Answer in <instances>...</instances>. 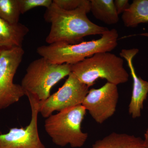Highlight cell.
<instances>
[{
	"mask_svg": "<svg viewBox=\"0 0 148 148\" xmlns=\"http://www.w3.org/2000/svg\"><path fill=\"white\" fill-rule=\"evenodd\" d=\"M90 12V1L85 0L81 6L74 10L62 9L52 3L45 11V21L51 24L50 32L46 38L48 44L63 42L79 43L84 37L101 35L108 32L106 27L90 21L87 16Z\"/></svg>",
	"mask_w": 148,
	"mask_h": 148,
	"instance_id": "1",
	"label": "cell"
},
{
	"mask_svg": "<svg viewBox=\"0 0 148 148\" xmlns=\"http://www.w3.org/2000/svg\"><path fill=\"white\" fill-rule=\"evenodd\" d=\"M119 34L116 29L109 30L100 38L75 44L54 43L38 47L37 52L41 57L54 64H77L95 53L110 52L118 45Z\"/></svg>",
	"mask_w": 148,
	"mask_h": 148,
	"instance_id": "2",
	"label": "cell"
},
{
	"mask_svg": "<svg viewBox=\"0 0 148 148\" xmlns=\"http://www.w3.org/2000/svg\"><path fill=\"white\" fill-rule=\"evenodd\" d=\"M123 64V58L114 53H98L71 65V73L89 88L98 79H106L118 85L129 79V74Z\"/></svg>",
	"mask_w": 148,
	"mask_h": 148,
	"instance_id": "3",
	"label": "cell"
},
{
	"mask_svg": "<svg viewBox=\"0 0 148 148\" xmlns=\"http://www.w3.org/2000/svg\"><path fill=\"white\" fill-rule=\"evenodd\" d=\"M86 110L82 105L60 111L47 118L46 132L56 145L80 148L84 145L88 135L82 132L81 125Z\"/></svg>",
	"mask_w": 148,
	"mask_h": 148,
	"instance_id": "4",
	"label": "cell"
},
{
	"mask_svg": "<svg viewBox=\"0 0 148 148\" xmlns=\"http://www.w3.org/2000/svg\"><path fill=\"white\" fill-rule=\"evenodd\" d=\"M71 73V65L54 64L41 57L29 64L21 85L25 95L44 101L50 96L52 88Z\"/></svg>",
	"mask_w": 148,
	"mask_h": 148,
	"instance_id": "5",
	"label": "cell"
},
{
	"mask_svg": "<svg viewBox=\"0 0 148 148\" xmlns=\"http://www.w3.org/2000/svg\"><path fill=\"white\" fill-rule=\"evenodd\" d=\"M24 54L22 47L0 50V110L18 102L25 95L21 85L13 82Z\"/></svg>",
	"mask_w": 148,
	"mask_h": 148,
	"instance_id": "6",
	"label": "cell"
},
{
	"mask_svg": "<svg viewBox=\"0 0 148 148\" xmlns=\"http://www.w3.org/2000/svg\"><path fill=\"white\" fill-rule=\"evenodd\" d=\"M89 87L82 83L71 73L64 85L58 90L44 100L38 102L39 112L47 118L55 111L82 105Z\"/></svg>",
	"mask_w": 148,
	"mask_h": 148,
	"instance_id": "7",
	"label": "cell"
},
{
	"mask_svg": "<svg viewBox=\"0 0 148 148\" xmlns=\"http://www.w3.org/2000/svg\"><path fill=\"white\" fill-rule=\"evenodd\" d=\"M32 110L31 121L25 127L11 128L0 134V148H46L40 139L38 127V102L33 95H26Z\"/></svg>",
	"mask_w": 148,
	"mask_h": 148,
	"instance_id": "8",
	"label": "cell"
},
{
	"mask_svg": "<svg viewBox=\"0 0 148 148\" xmlns=\"http://www.w3.org/2000/svg\"><path fill=\"white\" fill-rule=\"evenodd\" d=\"M117 86L107 82L100 88H91L85 97L82 105L97 123L102 124L115 112L119 98Z\"/></svg>",
	"mask_w": 148,
	"mask_h": 148,
	"instance_id": "9",
	"label": "cell"
},
{
	"mask_svg": "<svg viewBox=\"0 0 148 148\" xmlns=\"http://www.w3.org/2000/svg\"><path fill=\"white\" fill-rule=\"evenodd\" d=\"M139 51V49L136 48L123 49L120 53L121 57L126 60L133 80L132 96L128 106V112L133 119L141 116L143 104L148 94V81L145 80L138 76L133 66V58Z\"/></svg>",
	"mask_w": 148,
	"mask_h": 148,
	"instance_id": "10",
	"label": "cell"
},
{
	"mask_svg": "<svg viewBox=\"0 0 148 148\" xmlns=\"http://www.w3.org/2000/svg\"><path fill=\"white\" fill-rule=\"evenodd\" d=\"M29 32L24 24H12L0 17V50L22 47L24 38Z\"/></svg>",
	"mask_w": 148,
	"mask_h": 148,
	"instance_id": "11",
	"label": "cell"
},
{
	"mask_svg": "<svg viewBox=\"0 0 148 148\" xmlns=\"http://www.w3.org/2000/svg\"><path fill=\"white\" fill-rule=\"evenodd\" d=\"M91 148H145L144 140L126 133L112 132L97 140Z\"/></svg>",
	"mask_w": 148,
	"mask_h": 148,
	"instance_id": "12",
	"label": "cell"
},
{
	"mask_svg": "<svg viewBox=\"0 0 148 148\" xmlns=\"http://www.w3.org/2000/svg\"><path fill=\"white\" fill-rule=\"evenodd\" d=\"M90 11L96 19L108 25L116 24L119 21L113 0H90Z\"/></svg>",
	"mask_w": 148,
	"mask_h": 148,
	"instance_id": "13",
	"label": "cell"
},
{
	"mask_svg": "<svg viewBox=\"0 0 148 148\" xmlns=\"http://www.w3.org/2000/svg\"><path fill=\"white\" fill-rule=\"evenodd\" d=\"M125 26L135 27L148 22V0H134L121 16Z\"/></svg>",
	"mask_w": 148,
	"mask_h": 148,
	"instance_id": "14",
	"label": "cell"
},
{
	"mask_svg": "<svg viewBox=\"0 0 148 148\" xmlns=\"http://www.w3.org/2000/svg\"><path fill=\"white\" fill-rule=\"evenodd\" d=\"M21 14L18 0H0V17L8 23H19Z\"/></svg>",
	"mask_w": 148,
	"mask_h": 148,
	"instance_id": "15",
	"label": "cell"
},
{
	"mask_svg": "<svg viewBox=\"0 0 148 148\" xmlns=\"http://www.w3.org/2000/svg\"><path fill=\"white\" fill-rule=\"evenodd\" d=\"M21 14H23L32 9L38 7L49 8L53 3L52 0H18Z\"/></svg>",
	"mask_w": 148,
	"mask_h": 148,
	"instance_id": "16",
	"label": "cell"
},
{
	"mask_svg": "<svg viewBox=\"0 0 148 148\" xmlns=\"http://www.w3.org/2000/svg\"><path fill=\"white\" fill-rule=\"evenodd\" d=\"M85 0H53V3L64 10H74L84 3Z\"/></svg>",
	"mask_w": 148,
	"mask_h": 148,
	"instance_id": "17",
	"label": "cell"
},
{
	"mask_svg": "<svg viewBox=\"0 0 148 148\" xmlns=\"http://www.w3.org/2000/svg\"><path fill=\"white\" fill-rule=\"evenodd\" d=\"M114 2L119 15L123 13L129 8L130 5L128 0H115Z\"/></svg>",
	"mask_w": 148,
	"mask_h": 148,
	"instance_id": "18",
	"label": "cell"
},
{
	"mask_svg": "<svg viewBox=\"0 0 148 148\" xmlns=\"http://www.w3.org/2000/svg\"><path fill=\"white\" fill-rule=\"evenodd\" d=\"M145 148H148V127L145 134V140H144Z\"/></svg>",
	"mask_w": 148,
	"mask_h": 148,
	"instance_id": "19",
	"label": "cell"
},
{
	"mask_svg": "<svg viewBox=\"0 0 148 148\" xmlns=\"http://www.w3.org/2000/svg\"><path fill=\"white\" fill-rule=\"evenodd\" d=\"M141 36H145L148 37V33H144V34H140Z\"/></svg>",
	"mask_w": 148,
	"mask_h": 148,
	"instance_id": "20",
	"label": "cell"
}]
</instances>
